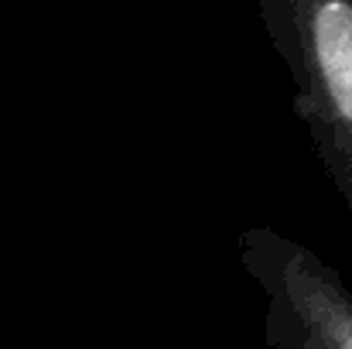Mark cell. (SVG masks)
I'll use <instances>...</instances> for the list:
<instances>
[{
	"instance_id": "6da1fadb",
	"label": "cell",
	"mask_w": 352,
	"mask_h": 349,
	"mask_svg": "<svg viewBox=\"0 0 352 349\" xmlns=\"http://www.w3.org/2000/svg\"><path fill=\"white\" fill-rule=\"evenodd\" d=\"M291 76V107L352 220V0H253Z\"/></svg>"
},
{
	"instance_id": "7a4b0ae2",
	"label": "cell",
	"mask_w": 352,
	"mask_h": 349,
	"mask_svg": "<svg viewBox=\"0 0 352 349\" xmlns=\"http://www.w3.org/2000/svg\"><path fill=\"white\" fill-rule=\"evenodd\" d=\"M236 253L260 298L263 349H352V288L329 260L274 226H246Z\"/></svg>"
}]
</instances>
